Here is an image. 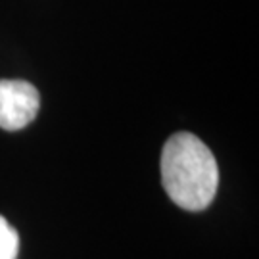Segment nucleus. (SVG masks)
<instances>
[{"mask_svg": "<svg viewBox=\"0 0 259 259\" xmlns=\"http://www.w3.org/2000/svg\"><path fill=\"white\" fill-rule=\"evenodd\" d=\"M19 236L16 229L0 215V259H18Z\"/></svg>", "mask_w": 259, "mask_h": 259, "instance_id": "3", "label": "nucleus"}, {"mask_svg": "<svg viewBox=\"0 0 259 259\" xmlns=\"http://www.w3.org/2000/svg\"><path fill=\"white\" fill-rule=\"evenodd\" d=\"M161 183L173 204L186 211H202L219 186L215 156L196 135L177 133L161 152Z\"/></svg>", "mask_w": 259, "mask_h": 259, "instance_id": "1", "label": "nucleus"}, {"mask_svg": "<svg viewBox=\"0 0 259 259\" xmlns=\"http://www.w3.org/2000/svg\"><path fill=\"white\" fill-rule=\"evenodd\" d=\"M38 91L27 81L0 79V129L19 131L37 117Z\"/></svg>", "mask_w": 259, "mask_h": 259, "instance_id": "2", "label": "nucleus"}]
</instances>
